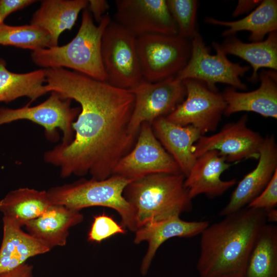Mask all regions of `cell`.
Instances as JSON below:
<instances>
[{
	"label": "cell",
	"mask_w": 277,
	"mask_h": 277,
	"mask_svg": "<svg viewBox=\"0 0 277 277\" xmlns=\"http://www.w3.org/2000/svg\"><path fill=\"white\" fill-rule=\"evenodd\" d=\"M45 70V88L80 105L72 127L74 137L46 151L44 161L71 175L106 179L122 157L133 147L136 136L129 131L134 97L129 90L111 85L63 68Z\"/></svg>",
	"instance_id": "6da1fadb"
},
{
	"label": "cell",
	"mask_w": 277,
	"mask_h": 277,
	"mask_svg": "<svg viewBox=\"0 0 277 277\" xmlns=\"http://www.w3.org/2000/svg\"><path fill=\"white\" fill-rule=\"evenodd\" d=\"M209 225L201 233L196 269L201 277L242 273L261 228L267 223L264 209L244 207Z\"/></svg>",
	"instance_id": "7a4b0ae2"
},
{
	"label": "cell",
	"mask_w": 277,
	"mask_h": 277,
	"mask_svg": "<svg viewBox=\"0 0 277 277\" xmlns=\"http://www.w3.org/2000/svg\"><path fill=\"white\" fill-rule=\"evenodd\" d=\"M111 21L107 14L96 25L89 10L84 9L81 26L75 37L65 45L33 51V62L44 69L68 68L97 81L106 82L102 57V39Z\"/></svg>",
	"instance_id": "3957f363"
},
{
	"label": "cell",
	"mask_w": 277,
	"mask_h": 277,
	"mask_svg": "<svg viewBox=\"0 0 277 277\" xmlns=\"http://www.w3.org/2000/svg\"><path fill=\"white\" fill-rule=\"evenodd\" d=\"M185 179L182 173H155L133 181L126 187L123 195L135 211L138 228L192 209Z\"/></svg>",
	"instance_id": "277c9868"
},
{
	"label": "cell",
	"mask_w": 277,
	"mask_h": 277,
	"mask_svg": "<svg viewBox=\"0 0 277 277\" xmlns=\"http://www.w3.org/2000/svg\"><path fill=\"white\" fill-rule=\"evenodd\" d=\"M132 181L112 174L103 180L82 179L51 187L47 191L52 204L78 211L92 206L115 210L121 217L120 224L126 229L135 232L138 229L135 211L123 195L125 188Z\"/></svg>",
	"instance_id": "5b68a950"
},
{
	"label": "cell",
	"mask_w": 277,
	"mask_h": 277,
	"mask_svg": "<svg viewBox=\"0 0 277 277\" xmlns=\"http://www.w3.org/2000/svg\"><path fill=\"white\" fill-rule=\"evenodd\" d=\"M101 52L106 82L130 90L143 81L136 37L116 21H111L105 30Z\"/></svg>",
	"instance_id": "8992f818"
},
{
	"label": "cell",
	"mask_w": 277,
	"mask_h": 277,
	"mask_svg": "<svg viewBox=\"0 0 277 277\" xmlns=\"http://www.w3.org/2000/svg\"><path fill=\"white\" fill-rule=\"evenodd\" d=\"M136 47L143 81L150 83L176 76L191 55V42L178 34L141 35Z\"/></svg>",
	"instance_id": "52a82bcc"
},
{
	"label": "cell",
	"mask_w": 277,
	"mask_h": 277,
	"mask_svg": "<svg viewBox=\"0 0 277 277\" xmlns=\"http://www.w3.org/2000/svg\"><path fill=\"white\" fill-rule=\"evenodd\" d=\"M190 42V57L185 66L176 75L177 78L181 81L197 80L212 90H217L216 83L227 84L235 89L247 90V85L240 77L249 71V66L229 61L217 43H212L216 54H211L198 31Z\"/></svg>",
	"instance_id": "ba28073f"
},
{
	"label": "cell",
	"mask_w": 277,
	"mask_h": 277,
	"mask_svg": "<svg viewBox=\"0 0 277 277\" xmlns=\"http://www.w3.org/2000/svg\"><path fill=\"white\" fill-rule=\"evenodd\" d=\"M71 101L51 92L46 100L35 106L27 105L17 109L2 107L0 126L18 120H27L43 127L47 138L51 141H56L57 130H61L63 135L61 143L68 144L74 137L72 124L80 112V108L71 107Z\"/></svg>",
	"instance_id": "9c48e42d"
},
{
	"label": "cell",
	"mask_w": 277,
	"mask_h": 277,
	"mask_svg": "<svg viewBox=\"0 0 277 277\" xmlns=\"http://www.w3.org/2000/svg\"><path fill=\"white\" fill-rule=\"evenodd\" d=\"M129 90L134 104L128 128L136 136L143 123L152 124L157 118L167 116L186 96L183 82L175 76L155 83L143 81Z\"/></svg>",
	"instance_id": "30bf717a"
},
{
	"label": "cell",
	"mask_w": 277,
	"mask_h": 277,
	"mask_svg": "<svg viewBox=\"0 0 277 277\" xmlns=\"http://www.w3.org/2000/svg\"><path fill=\"white\" fill-rule=\"evenodd\" d=\"M182 81L186 96L176 109L165 117L181 126H192L202 135L215 131L226 107L222 93L210 89L197 80L188 78Z\"/></svg>",
	"instance_id": "8fae6325"
},
{
	"label": "cell",
	"mask_w": 277,
	"mask_h": 277,
	"mask_svg": "<svg viewBox=\"0 0 277 277\" xmlns=\"http://www.w3.org/2000/svg\"><path fill=\"white\" fill-rule=\"evenodd\" d=\"M137 135L133 147L118 161L112 174L134 181L155 173H182L155 136L151 124L143 123Z\"/></svg>",
	"instance_id": "7c38bea8"
},
{
	"label": "cell",
	"mask_w": 277,
	"mask_h": 277,
	"mask_svg": "<svg viewBox=\"0 0 277 277\" xmlns=\"http://www.w3.org/2000/svg\"><path fill=\"white\" fill-rule=\"evenodd\" d=\"M248 116L244 114L236 122L227 124L217 133L201 135L193 147L197 159L205 152L215 150L229 163L248 159H258L264 138L247 125Z\"/></svg>",
	"instance_id": "4fadbf2b"
},
{
	"label": "cell",
	"mask_w": 277,
	"mask_h": 277,
	"mask_svg": "<svg viewBox=\"0 0 277 277\" xmlns=\"http://www.w3.org/2000/svg\"><path fill=\"white\" fill-rule=\"evenodd\" d=\"M115 3L116 22L136 37L178 34L165 0H116Z\"/></svg>",
	"instance_id": "5bb4252c"
},
{
	"label": "cell",
	"mask_w": 277,
	"mask_h": 277,
	"mask_svg": "<svg viewBox=\"0 0 277 277\" xmlns=\"http://www.w3.org/2000/svg\"><path fill=\"white\" fill-rule=\"evenodd\" d=\"M255 168L238 183L219 214L226 216L247 206L266 188L277 170V146L273 135L264 138Z\"/></svg>",
	"instance_id": "9a60e30c"
},
{
	"label": "cell",
	"mask_w": 277,
	"mask_h": 277,
	"mask_svg": "<svg viewBox=\"0 0 277 277\" xmlns=\"http://www.w3.org/2000/svg\"><path fill=\"white\" fill-rule=\"evenodd\" d=\"M259 87L252 91L239 92L230 87L223 96L226 104L224 114L251 111L265 117L277 118V72L263 69L259 74Z\"/></svg>",
	"instance_id": "2e32d148"
},
{
	"label": "cell",
	"mask_w": 277,
	"mask_h": 277,
	"mask_svg": "<svg viewBox=\"0 0 277 277\" xmlns=\"http://www.w3.org/2000/svg\"><path fill=\"white\" fill-rule=\"evenodd\" d=\"M209 225L208 221H184L180 216L148 223L134 232L133 242L138 244L147 242V251L141 262L140 271L146 275L156 252L161 245L169 239L175 237L191 238L201 234Z\"/></svg>",
	"instance_id": "e0dca14e"
},
{
	"label": "cell",
	"mask_w": 277,
	"mask_h": 277,
	"mask_svg": "<svg viewBox=\"0 0 277 277\" xmlns=\"http://www.w3.org/2000/svg\"><path fill=\"white\" fill-rule=\"evenodd\" d=\"M231 164L215 150L207 151L197 157L185 177L184 186L192 199L200 194L210 198L222 195L236 183L235 179L223 181L221 174Z\"/></svg>",
	"instance_id": "ac0fdd59"
},
{
	"label": "cell",
	"mask_w": 277,
	"mask_h": 277,
	"mask_svg": "<svg viewBox=\"0 0 277 277\" xmlns=\"http://www.w3.org/2000/svg\"><path fill=\"white\" fill-rule=\"evenodd\" d=\"M151 126L155 136L186 177L196 160L193 152V145L203 135L192 126L177 125L165 116L157 118Z\"/></svg>",
	"instance_id": "d6986e66"
},
{
	"label": "cell",
	"mask_w": 277,
	"mask_h": 277,
	"mask_svg": "<svg viewBox=\"0 0 277 277\" xmlns=\"http://www.w3.org/2000/svg\"><path fill=\"white\" fill-rule=\"evenodd\" d=\"M84 220L80 211L52 204L40 216L26 223L28 233L50 249L66 245L69 229Z\"/></svg>",
	"instance_id": "ffe728a7"
},
{
	"label": "cell",
	"mask_w": 277,
	"mask_h": 277,
	"mask_svg": "<svg viewBox=\"0 0 277 277\" xmlns=\"http://www.w3.org/2000/svg\"><path fill=\"white\" fill-rule=\"evenodd\" d=\"M3 235L0 247V274L11 270L26 263L33 256L51 249L22 227L2 219Z\"/></svg>",
	"instance_id": "44dd1931"
},
{
	"label": "cell",
	"mask_w": 277,
	"mask_h": 277,
	"mask_svg": "<svg viewBox=\"0 0 277 277\" xmlns=\"http://www.w3.org/2000/svg\"><path fill=\"white\" fill-rule=\"evenodd\" d=\"M86 0H45L35 12L30 24L40 27L49 34L51 47L58 46L61 33L70 30L78 14L88 6Z\"/></svg>",
	"instance_id": "7402d4cb"
},
{
	"label": "cell",
	"mask_w": 277,
	"mask_h": 277,
	"mask_svg": "<svg viewBox=\"0 0 277 277\" xmlns=\"http://www.w3.org/2000/svg\"><path fill=\"white\" fill-rule=\"evenodd\" d=\"M220 46L226 54L238 56L251 65L252 73L248 78L250 82L259 81L258 71L261 68L277 70V31L269 33L265 40L249 43L232 35L227 37Z\"/></svg>",
	"instance_id": "603a6c76"
},
{
	"label": "cell",
	"mask_w": 277,
	"mask_h": 277,
	"mask_svg": "<svg viewBox=\"0 0 277 277\" xmlns=\"http://www.w3.org/2000/svg\"><path fill=\"white\" fill-rule=\"evenodd\" d=\"M206 23L226 27L222 36L228 37L241 31L250 32L249 41L258 42L264 40L266 35L277 31V1H261L248 15L234 21H224L207 16Z\"/></svg>",
	"instance_id": "cb8c5ba5"
},
{
	"label": "cell",
	"mask_w": 277,
	"mask_h": 277,
	"mask_svg": "<svg viewBox=\"0 0 277 277\" xmlns=\"http://www.w3.org/2000/svg\"><path fill=\"white\" fill-rule=\"evenodd\" d=\"M52 204L47 191L28 187L9 191L0 201L3 218L22 227L40 216Z\"/></svg>",
	"instance_id": "d4e9b609"
},
{
	"label": "cell",
	"mask_w": 277,
	"mask_h": 277,
	"mask_svg": "<svg viewBox=\"0 0 277 277\" xmlns=\"http://www.w3.org/2000/svg\"><path fill=\"white\" fill-rule=\"evenodd\" d=\"M243 277H277V227L265 224L248 256Z\"/></svg>",
	"instance_id": "484cf974"
},
{
	"label": "cell",
	"mask_w": 277,
	"mask_h": 277,
	"mask_svg": "<svg viewBox=\"0 0 277 277\" xmlns=\"http://www.w3.org/2000/svg\"><path fill=\"white\" fill-rule=\"evenodd\" d=\"M6 66V61L0 57V102L24 96L33 101L47 93L45 69L17 73L8 70Z\"/></svg>",
	"instance_id": "4316f807"
},
{
	"label": "cell",
	"mask_w": 277,
	"mask_h": 277,
	"mask_svg": "<svg viewBox=\"0 0 277 277\" xmlns=\"http://www.w3.org/2000/svg\"><path fill=\"white\" fill-rule=\"evenodd\" d=\"M0 45L33 51L51 47L48 33L32 25L10 26L0 24Z\"/></svg>",
	"instance_id": "83f0119b"
},
{
	"label": "cell",
	"mask_w": 277,
	"mask_h": 277,
	"mask_svg": "<svg viewBox=\"0 0 277 277\" xmlns=\"http://www.w3.org/2000/svg\"><path fill=\"white\" fill-rule=\"evenodd\" d=\"M170 13L178 30V34L191 39L197 31L196 27L198 1L196 0H167Z\"/></svg>",
	"instance_id": "f1b7e54d"
},
{
	"label": "cell",
	"mask_w": 277,
	"mask_h": 277,
	"mask_svg": "<svg viewBox=\"0 0 277 277\" xmlns=\"http://www.w3.org/2000/svg\"><path fill=\"white\" fill-rule=\"evenodd\" d=\"M127 230L118 224L111 216L105 213L93 217L90 230L88 233V241L90 242L101 243L112 236L125 234Z\"/></svg>",
	"instance_id": "f546056e"
},
{
	"label": "cell",
	"mask_w": 277,
	"mask_h": 277,
	"mask_svg": "<svg viewBox=\"0 0 277 277\" xmlns=\"http://www.w3.org/2000/svg\"><path fill=\"white\" fill-rule=\"evenodd\" d=\"M277 204V170L263 191L247 206L248 208L264 209L274 208Z\"/></svg>",
	"instance_id": "4dcf8cb0"
},
{
	"label": "cell",
	"mask_w": 277,
	"mask_h": 277,
	"mask_svg": "<svg viewBox=\"0 0 277 277\" xmlns=\"http://www.w3.org/2000/svg\"><path fill=\"white\" fill-rule=\"evenodd\" d=\"M34 0H0V17L2 23L11 13L21 10L35 2Z\"/></svg>",
	"instance_id": "1f68e13d"
},
{
	"label": "cell",
	"mask_w": 277,
	"mask_h": 277,
	"mask_svg": "<svg viewBox=\"0 0 277 277\" xmlns=\"http://www.w3.org/2000/svg\"><path fill=\"white\" fill-rule=\"evenodd\" d=\"M88 6L89 11L98 23L109 8L108 2L105 0L88 1Z\"/></svg>",
	"instance_id": "d6a6232c"
},
{
	"label": "cell",
	"mask_w": 277,
	"mask_h": 277,
	"mask_svg": "<svg viewBox=\"0 0 277 277\" xmlns=\"http://www.w3.org/2000/svg\"><path fill=\"white\" fill-rule=\"evenodd\" d=\"M0 277H34L33 267L26 263L11 270L1 273Z\"/></svg>",
	"instance_id": "836d02e7"
},
{
	"label": "cell",
	"mask_w": 277,
	"mask_h": 277,
	"mask_svg": "<svg viewBox=\"0 0 277 277\" xmlns=\"http://www.w3.org/2000/svg\"><path fill=\"white\" fill-rule=\"evenodd\" d=\"M260 0H239L232 15L237 17L242 14L254 10L260 3Z\"/></svg>",
	"instance_id": "e575fe53"
},
{
	"label": "cell",
	"mask_w": 277,
	"mask_h": 277,
	"mask_svg": "<svg viewBox=\"0 0 277 277\" xmlns=\"http://www.w3.org/2000/svg\"><path fill=\"white\" fill-rule=\"evenodd\" d=\"M267 222L275 223L277 221V210L272 208L266 211Z\"/></svg>",
	"instance_id": "d590c367"
},
{
	"label": "cell",
	"mask_w": 277,
	"mask_h": 277,
	"mask_svg": "<svg viewBox=\"0 0 277 277\" xmlns=\"http://www.w3.org/2000/svg\"><path fill=\"white\" fill-rule=\"evenodd\" d=\"M216 277H243L242 273H231Z\"/></svg>",
	"instance_id": "8d00e7d4"
},
{
	"label": "cell",
	"mask_w": 277,
	"mask_h": 277,
	"mask_svg": "<svg viewBox=\"0 0 277 277\" xmlns=\"http://www.w3.org/2000/svg\"><path fill=\"white\" fill-rule=\"evenodd\" d=\"M2 23V22H1V17H0V24Z\"/></svg>",
	"instance_id": "74e56055"
}]
</instances>
